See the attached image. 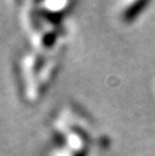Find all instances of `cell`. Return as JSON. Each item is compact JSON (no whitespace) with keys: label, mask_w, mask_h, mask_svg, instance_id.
Here are the masks:
<instances>
[{"label":"cell","mask_w":155,"mask_h":156,"mask_svg":"<svg viewBox=\"0 0 155 156\" xmlns=\"http://www.w3.org/2000/svg\"><path fill=\"white\" fill-rule=\"evenodd\" d=\"M148 3L147 2H136V3H132L131 5H128V7L125 8V11H124L122 14V18L125 22H132L133 19H136L137 16L140 15V14L143 12V10H144V7H147Z\"/></svg>","instance_id":"cell-1"},{"label":"cell","mask_w":155,"mask_h":156,"mask_svg":"<svg viewBox=\"0 0 155 156\" xmlns=\"http://www.w3.org/2000/svg\"><path fill=\"white\" fill-rule=\"evenodd\" d=\"M74 156H85V154H82V152H77Z\"/></svg>","instance_id":"cell-2"}]
</instances>
